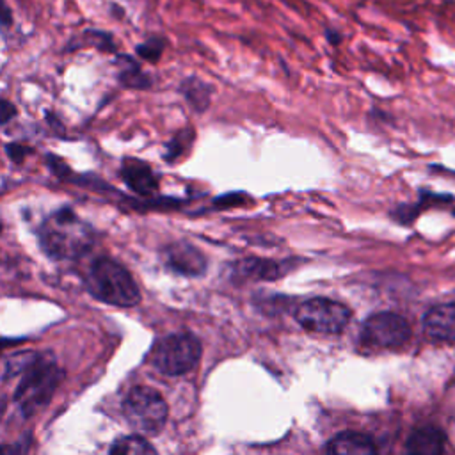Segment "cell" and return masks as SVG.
Masks as SVG:
<instances>
[{"label":"cell","mask_w":455,"mask_h":455,"mask_svg":"<svg viewBox=\"0 0 455 455\" xmlns=\"http://www.w3.org/2000/svg\"><path fill=\"white\" fill-rule=\"evenodd\" d=\"M39 242L52 259H72L93 248L94 231L72 208H60L43 221Z\"/></svg>","instance_id":"1"},{"label":"cell","mask_w":455,"mask_h":455,"mask_svg":"<svg viewBox=\"0 0 455 455\" xmlns=\"http://www.w3.org/2000/svg\"><path fill=\"white\" fill-rule=\"evenodd\" d=\"M87 286L94 297L117 308H132L141 299L139 286L132 274L110 258H98L91 264Z\"/></svg>","instance_id":"2"},{"label":"cell","mask_w":455,"mask_h":455,"mask_svg":"<svg viewBox=\"0 0 455 455\" xmlns=\"http://www.w3.org/2000/svg\"><path fill=\"white\" fill-rule=\"evenodd\" d=\"M64 372L56 361L39 356L36 363L22 373L18 387L15 392V404L25 418L34 416L45 409L63 383Z\"/></svg>","instance_id":"3"},{"label":"cell","mask_w":455,"mask_h":455,"mask_svg":"<svg viewBox=\"0 0 455 455\" xmlns=\"http://www.w3.org/2000/svg\"><path fill=\"white\" fill-rule=\"evenodd\" d=\"M201 343L191 333H174L153 347L150 361L164 376L178 377L191 372L200 363Z\"/></svg>","instance_id":"4"},{"label":"cell","mask_w":455,"mask_h":455,"mask_svg":"<svg viewBox=\"0 0 455 455\" xmlns=\"http://www.w3.org/2000/svg\"><path fill=\"white\" fill-rule=\"evenodd\" d=\"M167 404L151 387L137 386L123 400V416L136 432L153 436L167 421Z\"/></svg>","instance_id":"5"},{"label":"cell","mask_w":455,"mask_h":455,"mask_svg":"<svg viewBox=\"0 0 455 455\" xmlns=\"http://www.w3.org/2000/svg\"><path fill=\"white\" fill-rule=\"evenodd\" d=\"M302 329L315 335H340L349 326L352 312L343 302L313 297L301 302L294 313Z\"/></svg>","instance_id":"6"},{"label":"cell","mask_w":455,"mask_h":455,"mask_svg":"<svg viewBox=\"0 0 455 455\" xmlns=\"http://www.w3.org/2000/svg\"><path fill=\"white\" fill-rule=\"evenodd\" d=\"M411 338V326L402 315L392 312L373 313L365 320L361 340L373 349H400Z\"/></svg>","instance_id":"7"},{"label":"cell","mask_w":455,"mask_h":455,"mask_svg":"<svg viewBox=\"0 0 455 455\" xmlns=\"http://www.w3.org/2000/svg\"><path fill=\"white\" fill-rule=\"evenodd\" d=\"M166 265L173 272L188 278H198L207 271V258L200 249L187 242H177L164 251Z\"/></svg>","instance_id":"8"},{"label":"cell","mask_w":455,"mask_h":455,"mask_svg":"<svg viewBox=\"0 0 455 455\" xmlns=\"http://www.w3.org/2000/svg\"><path fill=\"white\" fill-rule=\"evenodd\" d=\"M423 331L434 342H455V302L430 308L423 319Z\"/></svg>","instance_id":"9"},{"label":"cell","mask_w":455,"mask_h":455,"mask_svg":"<svg viewBox=\"0 0 455 455\" xmlns=\"http://www.w3.org/2000/svg\"><path fill=\"white\" fill-rule=\"evenodd\" d=\"M326 451L336 455L350 454V455H370L376 454L377 447L373 440L366 434L354 432V430H345V432L336 434L335 437L328 441Z\"/></svg>","instance_id":"10"},{"label":"cell","mask_w":455,"mask_h":455,"mask_svg":"<svg viewBox=\"0 0 455 455\" xmlns=\"http://www.w3.org/2000/svg\"><path fill=\"white\" fill-rule=\"evenodd\" d=\"M121 174H123L124 181L143 196H150V194L157 192L158 178L144 162L136 160V158H127L123 162V167H121Z\"/></svg>","instance_id":"11"},{"label":"cell","mask_w":455,"mask_h":455,"mask_svg":"<svg viewBox=\"0 0 455 455\" xmlns=\"http://www.w3.org/2000/svg\"><path fill=\"white\" fill-rule=\"evenodd\" d=\"M235 276L251 281H274L285 274V265L276 264L272 259L248 258L235 265Z\"/></svg>","instance_id":"12"},{"label":"cell","mask_w":455,"mask_h":455,"mask_svg":"<svg viewBox=\"0 0 455 455\" xmlns=\"http://www.w3.org/2000/svg\"><path fill=\"white\" fill-rule=\"evenodd\" d=\"M444 434L437 427H420L409 436L406 450L416 455H440L444 451Z\"/></svg>","instance_id":"13"},{"label":"cell","mask_w":455,"mask_h":455,"mask_svg":"<svg viewBox=\"0 0 455 455\" xmlns=\"http://www.w3.org/2000/svg\"><path fill=\"white\" fill-rule=\"evenodd\" d=\"M117 60H120L121 64L117 79H120V82L123 84L124 87H130V89H148V87L151 86L150 75H146V73L143 72L141 64L137 63L134 57L120 53Z\"/></svg>","instance_id":"14"},{"label":"cell","mask_w":455,"mask_h":455,"mask_svg":"<svg viewBox=\"0 0 455 455\" xmlns=\"http://www.w3.org/2000/svg\"><path fill=\"white\" fill-rule=\"evenodd\" d=\"M180 93L184 94L185 100L191 103L196 110H205L210 103L212 96V86L203 82L198 77H188V79L181 80Z\"/></svg>","instance_id":"15"},{"label":"cell","mask_w":455,"mask_h":455,"mask_svg":"<svg viewBox=\"0 0 455 455\" xmlns=\"http://www.w3.org/2000/svg\"><path fill=\"white\" fill-rule=\"evenodd\" d=\"M94 46V49L102 50V52H109V53H116L117 46L116 41H114V36L107 30H100V29H86L80 36L79 41H70V45L66 46L64 50H77L80 46Z\"/></svg>","instance_id":"16"},{"label":"cell","mask_w":455,"mask_h":455,"mask_svg":"<svg viewBox=\"0 0 455 455\" xmlns=\"http://www.w3.org/2000/svg\"><path fill=\"white\" fill-rule=\"evenodd\" d=\"M110 454L113 455H148L155 454V448L151 447L150 441L143 437V434H132V436L120 437L110 447Z\"/></svg>","instance_id":"17"},{"label":"cell","mask_w":455,"mask_h":455,"mask_svg":"<svg viewBox=\"0 0 455 455\" xmlns=\"http://www.w3.org/2000/svg\"><path fill=\"white\" fill-rule=\"evenodd\" d=\"M38 357V354L34 352H20L13 354V356H6L4 365H2V369H4V380H8L13 376L25 373L30 366L34 365Z\"/></svg>","instance_id":"18"},{"label":"cell","mask_w":455,"mask_h":455,"mask_svg":"<svg viewBox=\"0 0 455 455\" xmlns=\"http://www.w3.org/2000/svg\"><path fill=\"white\" fill-rule=\"evenodd\" d=\"M166 38H162V36H150L146 41L139 43L136 46V53L141 57L143 60H148V63H158L166 50Z\"/></svg>","instance_id":"19"},{"label":"cell","mask_w":455,"mask_h":455,"mask_svg":"<svg viewBox=\"0 0 455 455\" xmlns=\"http://www.w3.org/2000/svg\"><path fill=\"white\" fill-rule=\"evenodd\" d=\"M16 116V107L8 100H2V124H8Z\"/></svg>","instance_id":"20"},{"label":"cell","mask_w":455,"mask_h":455,"mask_svg":"<svg viewBox=\"0 0 455 455\" xmlns=\"http://www.w3.org/2000/svg\"><path fill=\"white\" fill-rule=\"evenodd\" d=\"M6 151H8L9 157H11L13 160H22L23 155L29 153V150H27V148H23L22 144H9V146L6 148Z\"/></svg>","instance_id":"21"},{"label":"cell","mask_w":455,"mask_h":455,"mask_svg":"<svg viewBox=\"0 0 455 455\" xmlns=\"http://www.w3.org/2000/svg\"><path fill=\"white\" fill-rule=\"evenodd\" d=\"M323 34H326V39H328V41L331 43V45L336 46V45H340V43H342V32H338L336 29H331V27H328Z\"/></svg>","instance_id":"22"},{"label":"cell","mask_w":455,"mask_h":455,"mask_svg":"<svg viewBox=\"0 0 455 455\" xmlns=\"http://www.w3.org/2000/svg\"><path fill=\"white\" fill-rule=\"evenodd\" d=\"M2 25H4V29H8V27L13 25V13H11V8H9L8 2H4V16H2Z\"/></svg>","instance_id":"23"},{"label":"cell","mask_w":455,"mask_h":455,"mask_svg":"<svg viewBox=\"0 0 455 455\" xmlns=\"http://www.w3.org/2000/svg\"><path fill=\"white\" fill-rule=\"evenodd\" d=\"M110 8H113V15H114V13H116V15L120 16V18H123L124 13H123V9H120V6H117V4H113V6H110Z\"/></svg>","instance_id":"24"}]
</instances>
